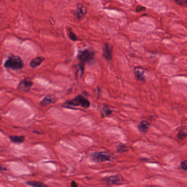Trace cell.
Returning <instances> with one entry per match:
<instances>
[{"instance_id": "7a4b0ae2", "label": "cell", "mask_w": 187, "mask_h": 187, "mask_svg": "<svg viewBox=\"0 0 187 187\" xmlns=\"http://www.w3.org/2000/svg\"><path fill=\"white\" fill-rule=\"evenodd\" d=\"M24 62L21 58L17 55H12L9 57L4 64L6 68L12 70H20L24 67Z\"/></svg>"}, {"instance_id": "7c38bea8", "label": "cell", "mask_w": 187, "mask_h": 187, "mask_svg": "<svg viewBox=\"0 0 187 187\" xmlns=\"http://www.w3.org/2000/svg\"><path fill=\"white\" fill-rule=\"evenodd\" d=\"M11 141L14 143L21 144L24 142L25 138L24 136H9Z\"/></svg>"}, {"instance_id": "5bb4252c", "label": "cell", "mask_w": 187, "mask_h": 187, "mask_svg": "<svg viewBox=\"0 0 187 187\" xmlns=\"http://www.w3.org/2000/svg\"><path fill=\"white\" fill-rule=\"evenodd\" d=\"M178 138L180 140H183L187 137V127H183L178 133Z\"/></svg>"}, {"instance_id": "ffe728a7", "label": "cell", "mask_w": 187, "mask_h": 187, "mask_svg": "<svg viewBox=\"0 0 187 187\" xmlns=\"http://www.w3.org/2000/svg\"><path fill=\"white\" fill-rule=\"evenodd\" d=\"M126 147L123 144L119 145L118 149H117V151L118 153H121V152H125L126 150Z\"/></svg>"}, {"instance_id": "3957f363", "label": "cell", "mask_w": 187, "mask_h": 187, "mask_svg": "<svg viewBox=\"0 0 187 187\" xmlns=\"http://www.w3.org/2000/svg\"><path fill=\"white\" fill-rule=\"evenodd\" d=\"M89 158L92 162L98 163L111 162L114 159V156L110 153L106 152H100L91 153L89 155Z\"/></svg>"}, {"instance_id": "8992f818", "label": "cell", "mask_w": 187, "mask_h": 187, "mask_svg": "<svg viewBox=\"0 0 187 187\" xmlns=\"http://www.w3.org/2000/svg\"><path fill=\"white\" fill-rule=\"evenodd\" d=\"M33 85V82L30 78H25L19 83L17 87V89L21 92H28L30 91Z\"/></svg>"}, {"instance_id": "4fadbf2b", "label": "cell", "mask_w": 187, "mask_h": 187, "mask_svg": "<svg viewBox=\"0 0 187 187\" xmlns=\"http://www.w3.org/2000/svg\"><path fill=\"white\" fill-rule=\"evenodd\" d=\"M86 12V10L83 6H79L75 12V16L79 19H81L84 17Z\"/></svg>"}, {"instance_id": "ac0fdd59", "label": "cell", "mask_w": 187, "mask_h": 187, "mask_svg": "<svg viewBox=\"0 0 187 187\" xmlns=\"http://www.w3.org/2000/svg\"><path fill=\"white\" fill-rule=\"evenodd\" d=\"M174 1L180 6L187 7V0H174Z\"/></svg>"}, {"instance_id": "e0dca14e", "label": "cell", "mask_w": 187, "mask_h": 187, "mask_svg": "<svg viewBox=\"0 0 187 187\" xmlns=\"http://www.w3.org/2000/svg\"><path fill=\"white\" fill-rule=\"evenodd\" d=\"M113 113V110H111L110 108L106 106H104L102 109V115L104 114L105 116H109Z\"/></svg>"}, {"instance_id": "277c9868", "label": "cell", "mask_w": 187, "mask_h": 187, "mask_svg": "<svg viewBox=\"0 0 187 187\" xmlns=\"http://www.w3.org/2000/svg\"><path fill=\"white\" fill-rule=\"evenodd\" d=\"M94 57V55L93 52L89 50H84L80 51L78 55V59L83 64L92 62Z\"/></svg>"}, {"instance_id": "8fae6325", "label": "cell", "mask_w": 187, "mask_h": 187, "mask_svg": "<svg viewBox=\"0 0 187 187\" xmlns=\"http://www.w3.org/2000/svg\"><path fill=\"white\" fill-rule=\"evenodd\" d=\"M150 127V123L147 121H141L138 125V129L142 133H146Z\"/></svg>"}, {"instance_id": "52a82bcc", "label": "cell", "mask_w": 187, "mask_h": 187, "mask_svg": "<svg viewBox=\"0 0 187 187\" xmlns=\"http://www.w3.org/2000/svg\"><path fill=\"white\" fill-rule=\"evenodd\" d=\"M57 99L54 95H47L40 102V104L42 106H46L57 102Z\"/></svg>"}, {"instance_id": "5b68a950", "label": "cell", "mask_w": 187, "mask_h": 187, "mask_svg": "<svg viewBox=\"0 0 187 187\" xmlns=\"http://www.w3.org/2000/svg\"><path fill=\"white\" fill-rule=\"evenodd\" d=\"M103 183L107 185H118L123 183V178L119 174L111 176L110 177L102 179Z\"/></svg>"}, {"instance_id": "7402d4cb", "label": "cell", "mask_w": 187, "mask_h": 187, "mask_svg": "<svg viewBox=\"0 0 187 187\" xmlns=\"http://www.w3.org/2000/svg\"><path fill=\"white\" fill-rule=\"evenodd\" d=\"M143 10H145L144 7H143L142 6H138L137 7V8H136V11L137 12H141V11H142Z\"/></svg>"}, {"instance_id": "2e32d148", "label": "cell", "mask_w": 187, "mask_h": 187, "mask_svg": "<svg viewBox=\"0 0 187 187\" xmlns=\"http://www.w3.org/2000/svg\"><path fill=\"white\" fill-rule=\"evenodd\" d=\"M84 72V64L81 63L78 65V67L77 68L76 75V76L80 77L82 76Z\"/></svg>"}, {"instance_id": "603a6c76", "label": "cell", "mask_w": 187, "mask_h": 187, "mask_svg": "<svg viewBox=\"0 0 187 187\" xmlns=\"http://www.w3.org/2000/svg\"><path fill=\"white\" fill-rule=\"evenodd\" d=\"M71 186L73 187H77L78 184L75 181H72V183H71Z\"/></svg>"}, {"instance_id": "30bf717a", "label": "cell", "mask_w": 187, "mask_h": 187, "mask_svg": "<svg viewBox=\"0 0 187 187\" xmlns=\"http://www.w3.org/2000/svg\"><path fill=\"white\" fill-rule=\"evenodd\" d=\"M45 60L43 57H36L31 60L30 63V66L32 68H36L39 65H40L42 63L43 61Z\"/></svg>"}, {"instance_id": "44dd1931", "label": "cell", "mask_w": 187, "mask_h": 187, "mask_svg": "<svg viewBox=\"0 0 187 187\" xmlns=\"http://www.w3.org/2000/svg\"><path fill=\"white\" fill-rule=\"evenodd\" d=\"M181 167L183 170H187V160L181 162Z\"/></svg>"}, {"instance_id": "9a60e30c", "label": "cell", "mask_w": 187, "mask_h": 187, "mask_svg": "<svg viewBox=\"0 0 187 187\" xmlns=\"http://www.w3.org/2000/svg\"><path fill=\"white\" fill-rule=\"evenodd\" d=\"M26 184L34 187H44L47 186L46 184L42 182L38 181H29L26 182Z\"/></svg>"}, {"instance_id": "ba28073f", "label": "cell", "mask_w": 187, "mask_h": 187, "mask_svg": "<svg viewBox=\"0 0 187 187\" xmlns=\"http://www.w3.org/2000/svg\"><path fill=\"white\" fill-rule=\"evenodd\" d=\"M103 55L108 60L111 59L112 58V50L110 47L108 45L105 44L103 50Z\"/></svg>"}, {"instance_id": "6da1fadb", "label": "cell", "mask_w": 187, "mask_h": 187, "mask_svg": "<svg viewBox=\"0 0 187 187\" xmlns=\"http://www.w3.org/2000/svg\"><path fill=\"white\" fill-rule=\"evenodd\" d=\"M63 106L70 108L71 106H81L84 108H89L90 106L89 101L82 95H79L75 98L69 100L64 103Z\"/></svg>"}, {"instance_id": "9c48e42d", "label": "cell", "mask_w": 187, "mask_h": 187, "mask_svg": "<svg viewBox=\"0 0 187 187\" xmlns=\"http://www.w3.org/2000/svg\"><path fill=\"white\" fill-rule=\"evenodd\" d=\"M135 74L138 80L141 81H145V77L144 72L142 68H135Z\"/></svg>"}, {"instance_id": "d6986e66", "label": "cell", "mask_w": 187, "mask_h": 187, "mask_svg": "<svg viewBox=\"0 0 187 187\" xmlns=\"http://www.w3.org/2000/svg\"><path fill=\"white\" fill-rule=\"evenodd\" d=\"M69 38L72 41H77V38L76 35L74 34L71 30L69 31Z\"/></svg>"}]
</instances>
